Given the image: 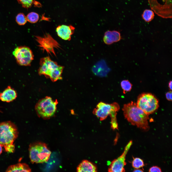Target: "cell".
Here are the masks:
<instances>
[{
    "mask_svg": "<svg viewBox=\"0 0 172 172\" xmlns=\"http://www.w3.org/2000/svg\"><path fill=\"white\" fill-rule=\"evenodd\" d=\"M122 109L125 118L131 124L145 131L149 129V115L138 107L136 103L132 101L124 104Z\"/></svg>",
    "mask_w": 172,
    "mask_h": 172,
    "instance_id": "6da1fadb",
    "label": "cell"
},
{
    "mask_svg": "<svg viewBox=\"0 0 172 172\" xmlns=\"http://www.w3.org/2000/svg\"><path fill=\"white\" fill-rule=\"evenodd\" d=\"M40 65L38 70V73L40 75H43L49 77L53 82L62 79L61 75L64 67L52 60L49 57L41 59Z\"/></svg>",
    "mask_w": 172,
    "mask_h": 172,
    "instance_id": "7a4b0ae2",
    "label": "cell"
},
{
    "mask_svg": "<svg viewBox=\"0 0 172 172\" xmlns=\"http://www.w3.org/2000/svg\"><path fill=\"white\" fill-rule=\"evenodd\" d=\"M18 135L17 128L14 123L10 121L0 123V144L5 149L14 145Z\"/></svg>",
    "mask_w": 172,
    "mask_h": 172,
    "instance_id": "3957f363",
    "label": "cell"
},
{
    "mask_svg": "<svg viewBox=\"0 0 172 172\" xmlns=\"http://www.w3.org/2000/svg\"><path fill=\"white\" fill-rule=\"evenodd\" d=\"M29 150V157L32 163L47 162L51 153L46 144L40 142L30 144Z\"/></svg>",
    "mask_w": 172,
    "mask_h": 172,
    "instance_id": "277c9868",
    "label": "cell"
},
{
    "mask_svg": "<svg viewBox=\"0 0 172 172\" xmlns=\"http://www.w3.org/2000/svg\"><path fill=\"white\" fill-rule=\"evenodd\" d=\"M58 103L57 100L54 101L51 97H47L38 102L35 109L40 116L44 118H49L54 114Z\"/></svg>",
    "mask_w": 172,
    "mask_h": 172,
    "instance_id": "5b68a950",
    "label": "cell"
},
{
    "mask_svg": "<svg viewBox=\"0 0 172 172\" xmlns=\"http://www.w3.org/2000/svg\"><path fill=\"white\" fill-rule=\"evenodd\" d=\"M136 104L138 107L149 115L154 112L159 107L156 98L151 94L148 93L140 95Z\"/></svg>",
    "mask_w": 172,
    "mask_h": 172,
    "instance_id": "8992f818",
    "label": "cell"
},
{
    "mask_svg": "<svg viewBox=\"0 0 172 172\" xmlns=\"http://www.w3.org/2000/svg\"><path fill=\"white\" fill-rule=\"evenodd\" d=\"M151 9L158 16L165 19L172 17V0H148Z\"/></svg>",
    "mask_w": 172,
    "mask_h": 172,
    "instance_id": "52a82bcc",
    "label": "cell"
},
{
    "mask_svg": "<svg viewBox=\"0 0 172 172\" xmlns=\"http://www.w3.org/2000/svg\"><path fill=\"white\" fill-rule=\"evenodd\" d=\"M119 109V106L116 102L108 104L100 102L97 105L96 108L94 109L93 113L99 118L100 120L102 121L106 119L108 115L111 118H116L117 112Z\"/></svg>",
    "mask_w": 172,
    "mask_h": 172,
    "instance_id": "ba28073f",
    "label": "cell"
},
{
    "mask_svg": "<svg viewBox=\"0 0 172 172\" xmlns=\"http://www.w3.org/2000/svg\"><path fill=\"white\" fill-rule=\"evenodd\" d=\"M13 54L17 63L21 65L29 66L33 59L34 55L32 51L25 46L17 47L13 52Z\"/></svg>",
    "mask_w": 172,
    "mask_h": 172,
    "instance_id": "9c48e42d",
    "label": "cell"
},
{
    "mask_svg": "<svg viewBox=\"0 0 172 172\" xmlns=\"http://www.w3.org/2000/svg\"><path fill=\"white\" fill-rule=\"evenodd\" d=\"M132 144V141L130 140L125 147L122 154L111 162L108 168L109 172H123L125 171L124 167L126 164L125 162L126 155Z\"/></svg>",
    "mask_w": 172,
    "mask_h": 172,
    "instance_id": "30bf717a",
    "label": "cell"
},
{
    "mask_svg": "<svg viewBox=\"0 0 172 172\" xmlns=\"http://www.w3.org/2000/svg\"><path fill=\"white\" fill-rule=\"evenodd\" d=\"M36 37L39 44V46L48 52H52L55 54L54 48L59 47V44L48 34H45L43 37L39 36Z\"/></svg>",
    "mask_w": 172,
    "mask_h": 172,
    "instance_id": "8fae6325",
    "label": "cell"
},
{
    "mask_svg": "<svg viewBox=\"0 0 172 172\" xmlns=\"http://www.w3.org/2000/svg\"><path fill=\"white\" fill-rule=\"evenodd\" d=\"M75 29V27L71 25H63L58 26L56 31L58 36L61 38L65 40H70Z\"/></svg>",
    "mask_w": 172,
    "mask_h": 172,
    "instance_id": "7c38bea8",
    "label": "cell"
},
{
    "mask_svg": "<svg viewBox=\"0 0 172 172\" xmlns=\"http://www.w3.org/2000/svg\"><path fill=\"white\" fill-rule=\"evenodd\" d=\"M17 97L16 91L10 86H8L2 92L0 93V100L7 102L13 101Z\"/></svg>",
    "mask_w": 172,
    "mask_h": 172,
    "instance_id": "4fadbf2b",
    "label": "cell"
},
{
    "mask_svg": "<svg viewBox=\"0 0 172 172\" xmlns=\"http://www.w3.org/2000/svg\"><path fill=\"white\" fill-rule=\"evenodd\" d=\"M121 38L119 32L115 30L108 31L105 33L103 40L105 44L110 45L119 41Z\"/></svg>",
    "mask_w": 172,
    "mask_h": 172,
    "instance_id": "5bb4252c",
    "label": "cell"
},
{
    "mask_svg": "<svg viewBox=\"0 0 172 172\" xmlns=\"http://www.w3.org/2000/svg\"><path fill=\"white\" fill-rule=\"evenodd\" d=\"M78 172H97L96 167L92 163L85 160L83 161L77 168Z\"/></svg>",
    "mask_w": 172,
    "mask_h": 172,
    "instance_id": "9a60e30c",
    "label": "cell"
},
{
    "mask_svg": "<svg viewBox=\"0 0 172 172\" xmlns=\"http://www.w3.org/2000/svg\"><path fill=\"white\" fill-rule=\"evenodd\" d=\"M31 171L28 166L25 163H18L8 167L6 172H26Z\"/></svg>",
    "mask_w": 172,
    "mask_h": 172,
    "instance_id": "2e32d148",
    "label": "cell"
},
{
    "mask_svg": "<svg viewBox=\"0 0 172 172\" xmlns=\"http://www.w3.org/2000/svg\"><path fill=\"white\" fill-rule=\"evenodd\" d=\"M154 12L152 10L148 9L144 10L142 15L143 19L147 22H151L154 19Z\"/></svg>",
    "mask_w": 172,
    "mask_h": 172,
    "instance_id": "e0dca14e",
    "label": "cell"
},
{
    "mask_svg": "<svg viewBox=\"0 0 172 172\" xmlns=\"http://www.w3.org/2000/svg\"><path fill=\"white\" fill-rule=\"evenodd\" d=\"M26 17L27 21L28 22L31 23H35L39 20V16L38 13L32 12L27 15Z\"/></svg>",
    "mask_w": 172,
    "mask_h": 172,
    "instance_id": "ac0fdd59",
    "label": "cell"
},
{
    "mask_svg": "<svg viewBox=\"0 0 172 172\" xmlns=\"http://www.w3.org/2000/svg\"><path fill=\"white\" fill-rule=\"evenodd\" d=\"M121 85L124 94L126 93V92L130 91L132 89V85L128 80L122 81L121 83Z\"/></svg>",
    "mask_w": 172,
    "mask_h": 172,
    "instance_id": "d6986e66",
    "label": "cell"
},
{
    "mask_svg": "<svg viewBox=\"0 0 172 172\" xmlns=\"http://www.w3.org/2000/svg\"><path fill=\"white\" fill-rule=\"evenodd\" d=\"M132 167L135 169H138L144 166V164L143 160L139 158H135L132 162Z\"/></svg>",
    "mask_w": 172,
    "mask_h": 172,
    "instance_id": "ffe728a7",
    "label": "cell"
},
{
    "mask_svg": "<svg viewBox=\"0 0 172 172\" xmlns=\"http://www.w3.org/2000/svg\"><path fill=\"white\" fill-rule=\"evenodd\" d=\"M16 21L17 23L20 25H25L27 22L26 17L22 13L18 14L16 17Z\"/></svg>",
    "mask_w": 172,
    "mask_h": 172,
    "instance_id": "44dd1931",
    "label": "cell"
},
{
    "mask_svg": "<svg viewBox=\"0 0 172 172\" xmlns=\"http://www.w3.org/2000/svg\"><path fill=\"white\" fill-rule=\"evenodd\" d=\"M19 3L24 8L28 9L32 6L33 0H17Z\"/></svg>",
    "mask_w": 172,
    "mask_h": 172,
    "instance_id": "7402d4cb",
    "label": "cell"
},
{
    "mask_svg": "<svg viewBox=\"0 0 172 172\" xmlns=\"http://www.w3.org/2000/svg\"><path fill=\"white\" fill-rule=\"evenodd\" d=\"M149 172H162L161 168L157 166H153L150 167L149 170Z\"/></svg>",
    "mask_w": 172,
    "mask_h": 172,
    "instance_id": "603a6c76",
    "label": "cell"
},
{
    "mask_svg": "<svg viewBox=\"0 0 172 172\" xmlns=\"http://www.w3.org/2000/svg\"><path fill=\"white\" fill-rule=\"evenodd\" d=\"M172 91H170L167 92L166 94L167 99L169 101H172Z\"/></svg>",
    "mask_w": 172,
    "mask_h": 172,
    "instance_id": "cb8c5ba5",
    "label": "cell"
},
{
    "mask_svg": "<svg viewBox=\"0 0 172 172\" xmlns=\"http://www.w3.org/2000/svg\"><path fill=\"white\" fill-rule=\"evenodd\" d=\"M172 81H170L169 83L168 87L170 90H172Z\"/></svg>",
    "mask_w": 172,
    "mask_h": 172,
    "instance_id": "d4e9b609",
    "label": "cell"
},
{
    "mask_svg": "<svg viewBox=\"0 0 172 172\" xmlns=\"http://www.w3.org/2000/svg\"><path fill=\"white\" fill-rule=\"evenodd\" d=\"M133 172H143V171L142 169H136L133 171Z\"/></svg>",
    "mask_w": 172,
    "mask_h": 172,
    "instance_id": "484cf974",
    "label": "cell"
},
{
    "mask_svg": "<svg viewBox=\"0 0 172 172\" xmlns=\"http://www.w3.org/2000/svg\"><path fill=\"white\" fill-rule=\"evenodd\" d=\"M2 145L0 144V155L1 154L2 152Z\"/></svg>",
    "mask_w": 172,
    "mask_h": 172,
    "instance_id": "4316f807",
    "label": "cell"
},
{
    "mask_svg": "<svg viewBox=\"0 0 172 172\" xmlns=\"http://www.w3.org/2000/svg\"></svg>",
    "mask_w": 172,
    "mask_h": 172,
    "instance_id": "83f0119b",
    "label": "cell"
}]
</instances>
